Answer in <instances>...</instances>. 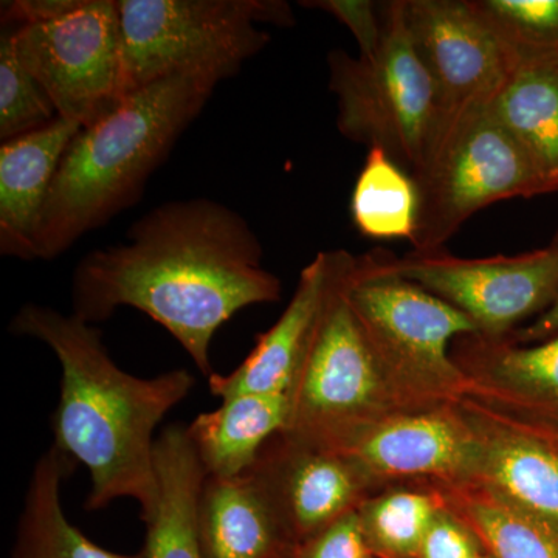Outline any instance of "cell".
<instances>
[{
	"label": "cell",
	"mask_w": 558,
	"mask_h": 558,
	"mask_svg": "<svg viewBox=\"0 0 558 558\" xmlns=\"http://www.w3.org/2000/svg\"><path fill=\"white\" fill-rule=\"evenodd\" d=\"M277 275L247 220L218 201H170L149 209L126 241L94 250L72 278L73 314L106 322L132 307L159 323L207 379L209 348L238 312L281 299Z\"/></svg>",
	"instance_id": "obj_1"
},
{
	"label": "cell",
	"mask_w": 558,
	"mask_h": 558,
	"mask_svg": "<svg viewBox=\"0 0 558 558\" xmlns=\"http://www.w3.org/2000/svg\"><path fill=\"white\" fill-rule=\"evenodd\" d=\"M10 330L46 344L60 362L61 395L53 414L54 449L89 472L87 510L134 499L142 520L159 495L156 429L189 398V369L156 377L126 373L110 357L100 329L78 315L25 304Z\"/></svg>",
	"instance_id": "obj_2"
},
{
	"label": "cell",
	"mask_w": 558,
	"mask_h": 558,
	"mask_svg": "<svg viewBox=\"0 0 558 558\" xmlns=\"http://www.w3.org/2000/svg\"><path fill=\"white\" fill-rule=\"evenodd\" d=\"M219 83L207 75L160 80L81 126L47 197L35 258H58L80 238L134 207Z\"/></svg>",
	"instance_id": "obj_3"
},
{
	"label": "cell",
	"mask_w": 558,
	"mask_h": 558,
	"mask_svg": "<svg viewBox=\"0 0 558 558\" xmlns=\"http://www.w3.org/2000/svg\"><path fill=\"white\" fill-rule=\"evenodd\" d=\"M344 292L374 355L413 409L457 403L468 395V377L450 343L478 336L468 315L400 277L389 256H352Z\"/></svg>",
	"instance_id": "obj_4"
},
{
	"label": "cell",
	"mask_w": 558,
	"mask_h": 558,
	"mask_svg": "<svg viewBox=\"0 0 558 558\" xmlns=\"http://www.w3.org/2000/svg\"><path fill=\"white\" fill-rule=\"evenodd\" d=\"M123 97L178 75L223 81L266 49L258 24L289 27L279 0H117Z\"/></svg>",
	"instance_id": "obj_5"
},
{
	"label": "cell",
	"mask_w": 558,
	"mask_h": 558,
	"mask_svg": "<svg viewBox=\"0 0 558 558\" xmlns=\"http://www.w3.org/2000/svg\"><path fill=\"white\" fill-rule=\"evenodd\" d=\"M381 20L384 39L373 58L343 50L329 54V89L337 98L341 134L387 150L414 179L439 137L435 84L414 46L407 0L381 3Z\"/></svg>",
	"instance_id": "obj_6"
},
{
	"label": "cell",
	"mask_w": 558,
	"mask_h": 558,
	"mask_svg": "<svg viewBox=\"0 0 558 558\" xmlns=\"http://www.w3.org/2000/svg\"><path fill=\"white\" fill-rule=\"evenodd\" d=\"M343 266L325 301L288 391L289 417L279 435L339 449L362 429L413 409L381 369L344 292Z\"/></svg>",
	"instance_id": "obj_7"
},
{
	"label": "cell",
	"mask_w": 558,
	"mask_h": 558,
	"mask_svg": "<svg viewBox=\"0 0 558 558\" xmlns=\"http://www.w3.org/2000/svg\"><path fill=\"white\" fill-rule=\"evenodd\" d=\"M414 180L421 209L411 244L421 255L438 253L475 213L495 202L546 193L492 106L473 110L447 130Z\"/></svg>",
	"instance_id": "obj_8"
},
{
	"label": "cell",
	"mask_w": 558,
	"mask_h": 558,
	"mask_svg": "<svg viewBox=\"0 0 558 558\" xmlns=\"http://www.w3.org/2000/svg\"><path fill=\"white\" fill-rule=\"evenodd\" d=\"M25 69L60 119L86 126L123 100L117 0H80L60 20L11 31Z\"/></svg>",
	"instance_id": "obj_9"
},
{
	"label": "cell",
	"mask_w": 558,
	"mask_h": 558,
	"mask_svg": "<svg viewBox=\"0 0 558 558\" xmlns=\"http://www.w3.org/2000/svg\"><path fill=\"white\" fill-rule=\"evenodd\" d=\"M389 266L468 315L486 339H506L558 295V240L520 256L461 259L414 253L409 258L389 256Z\"/></svg>",
	"instance_id": "obj_10"
},
{
	"label": "cell",
	"mask_w": 558,
	"mask_h": 558,
	"mask_svg": "<svg viewBox=\"0 0 558 558\" xmlns=\"http://www.w3.org/2000/svg\"><path fill=\"white\" fill-rule=\"evenodd\" d=\"M407 22L435 84L439 142L462 117L494 105L517 61L472 0H407Z\"/></svg>",
	"instance_id": "obj_11"
},
{
	"label": "cell",
	"mask_w": 558,
	"mask_h": 558,
	"mask_svg": "<svg viewBox=\"0 0 558 558\" xmlns=\"http://www.w3.org/2000/svg\"><path fill=\"white\" fill-rule=\"evenodd\" d=\"M476 439L472 483L558 531V417L468 392L459 400Z\"/></svg>",
	"instance_id": "obj_12"
},
{
	"label": "cell",
	"mask_w": 558,
	"mask_h": 558,
	"mask_svg": "<svg viewBox=\"0 0 558 558\" xmlns=\"http://www.w3.org/2000/svg\"><path fill=\"white\" fill-rule=\"evenodd\" d=\"M363 469L377 492L395 484L472 483L476 439L459 402L392 414L339 449Z\"/></svg>",
	"instance_id": "obj_13"
},
{
	"label": "cell",
	"mask_w": 558,
	"mask_h": 558,
	"mask_svg": "<svg viewBox=\"0 0 558 558\" xmlns=\"http://www.w3.org/2000/svg\"><path fill=\"white\" fill-rule=\"evenodd\" d=\"M252 469L266 483L301 546L377 492L343 451L282 435L267 444Z\"/></svg>",
	"instance_id": "obj_14"
},
{
	"label": "cell",
	"mask_w": 558,
	"mask_h": 558,
	"mask_svg": "<svg viewBox=\"0 0 558 558\" xmlns=\"http://www.w3.org/2000/svg\"><path fill=\"white\" fill-rule=\"evenodd\" d=\"M347 250L322 252L301 270L292 300L271 328L259 333L244 362L230 374H213L209 391L219 399L260 392L288 395L312 333L339 274Z\"/></svg>",
	"instance_id": "obj_15"
},
{
	"label": "cell",
	"mask_w": 558,
	"mask_h": 558,
	"mask_svg": "<svg viewBox=\"0 0 558 558\" xmlns=\"http://www.w3.org/2000/svg\"><path fill=\"white\" fill-rule=\"evenodd\" d=\"M204 558H300L301 543L255 470L207 476L197 509Z\"/></svg>",
	"instance_id": "obj_16"
},
{
	"label": "cell",
	"mask_w": 558,
	"mask_h": 558,
	"mask_svg": "<svg viewBox=\"0 0 558 558\" xmlns=\"http://www.w3.org/2000/svg\"><path fill=\"white\" fill-rule=\"evenodd\" d=\"M78 123L60 119L0 146V253L36 259L40 218Z\"/></svg>",
	"instance_id": "obj_17"
},
{
	"label": "cell",
	"mask_w": 558,
	"mask_h": 558,
	"mask_svg": "<svg viewBox=\"0 0 558 558\" xmlns=\"http://www.w3.org/2000/svg\"><path fill=\"white\" fill-rule=\"evenodd\" d=\"M453 357L473 395L538 414H558V333L538 343L465 336Z\"/></svg>",
	"instance_id": "obj_18"
},
{
	"label": "cell",
	"mask_w": 558,
	"mask_h": 558,
	"mask_svg": "<svg viewBox=\"0 0 558 558\" xmlns=\"http://www.w3.org/2000/svg\"><path fill=\"white\" fill-rule=\"evenodd\" d=\"M156 506L143 519L148 558H204L197 509L207 473L183 425H171L156 444Z\"/></svg>",
	"instance_id": "obj_19"
},
{
	"label": "cell",
	"mask_w": 558,
	"mask_h": 558,
	"mask_svg": "<svg viewBox=\"0 0 558 558\" xmlns=\"http://www.w3.org/2000/svg\"><path fill=\"white\" fill-rule=\"evenodd\" d=\"M288 395H247L223 399L186 427L207 476L233 478L248 472L271 439L284 432Z\"/></svg>",
	"instance_id": "obj_20"
},
{
	"label": "cell",
	"mask_w": 558,
	"mask_h": 558,
	"mask_svg": "<svg viewBox=\"0 0 558 558\" xmlns=\"http://www.w3.org/2000/svg\"><path fill=\"white\" fill-rule=\"evenodd\" d=\"M75 465L53 446L40 454L28 481L11 558H148L145 549L120 554L101 548L70 523L61 492Z\"/></svg>",
	"instance_id": "obj_21"
},
{
	"label": "cell",
	"mask_w": 558,
	"mask_h": 558,
	"mask_svg": "<svg viewBox=\"0 0 558 558\" xmlns=\"http://www.w3.org/2000/svg\"><path fill=\"white\" fill-rule=\"evenodd\" d=\"M546 193L558 191V60L520 62L492 105Z\"/></svg>",
	"instance_id": "obj_22"
},
{
	"label": "cell",
	"mask_w": 558,
	"mask_h": 558,
	"mask_svg": "<svg viewBox=\"0 0 558 558\" xmlns=\"http://www.w3.org/2000/svg\"><path fill=\"white\" fill-rule=\"evenodd\" d=\"M490 558H558V531L478 484L438 486Z\"/></svg>",
	"instance_id": "obj_23"
},
{
	"label": "cell",
	"mask_w": 558,
	"mask_h": 558,
	"mask_svg": "<svg viewBox=\"0 0 558 558\" xmlns=\"http://www.w3.org/2000/svg\"><path fill=\"white\" fill-rule=\"evenodd\" d=\"M421 196L416 180L399 167L387 150L373 146L352 191L355 229L371 240L416 236Z\"/></svg>",
	"instance_id": "obj_24"
},
{
	"label": "cell",
	"mask_w": 558,
	"mask_h": 558,
	"mask_svg": "<svg viewBox=\"0 0 558 558\" xmlns=\"http://www.w3.org/2000/svg\"><path fill=\"white\" fill-rule=\"evenodd\" d=\"M446 506L435 484H395L371 495L357 509L363 534L376 558H418L436 513Z\"/></svg>",
	"instance_id": "obj_25"
},
{
	"label": "cell",
	"mask_w": 558,
	"mask_h": 558,
	"mask_svg": "<svg viewBox=\"0 0 558 558\" xmlns=\"http://www.w3.org/2000/svg\"><path fill=\"white\" fill-rule=\"evenodd\" d=\"M506 49L524 61L558 60V0H472Z\"/></svg>",
	"instance_id": "obj_26"
},
{
	"label": "cell",
	"mask_w": 558,
	"mask_h": 558,
	"mask_svg": "<svg viewBox=\"0 0 558 558\" xmlns=\"http://www.w3.org/2000/svg\"><path fill=\"white\" fill-rule=\"evenodd\" d=\"M58 119L49 95L22 65L11 31L0 36V140L31 134Z\"/></svg>",
	"instance_id": "obj_27"
},
{
	"label": "cell",
	"mask_w": 558,
	"mask_h": 558,
	"mask_svg": "<svg viewBox=\"0 0 558 558\" xmlns=\"http://www.w3.org/2000/svg\"><path fill=\"white\" fill-rule=\"evenodd\" d=\"M306 9H317L332 14L337 21L347 25L354 35L360 49V58L369 60L380 49L384 39V20L381 5L369 0H310L301 2Z\"/></svg>",
	"instance_id": "obj_28"
},
{
	"label": "cell",
	"mask_w": 558,
	"mask_h": 558,
	"mask_svg": "<svg viewBox=\"0 0 558 558\" xmlns=\"http://www.w3.org/2000/svg\"><path fill=\"white\" fill-rule=\"evenodd\" d=\"M483 554L475 532L446 505L429 524L418 558H480Z\"/></svg>",
	"instance_id": "obj_29"
},
{
	"label": "cell",
	"mask_w": 558,
	"mask_h": 558,
	"mask_svg": "<svg viewBox=\"0 0 558 558\" xmlns=\"http://www.w3.org/2000/svg\"><path fill=\"white\" fill-rule=\"evenodd\" d=\"M300 558H376L371 550L359 512L348 513L301 546Z\"/></svg>",
	"instance_id": "obj_30"
},
{
	"label": "cell",
	"mask_w": 558,
	"mask_h": 558,
	"mask_svg": "<svg viewBox=\"0 0 558 558\" xmlns=\"http://www.w3.org/2000/svg\"><path fill=\"white\" fill-rule=\"evenodd\" d=\"M80 0H14L2 3V21L16 27L60 20L78 7Z\"/></svg>",
	"instance_id": "obj_31"
},
{
	"label": "cell",
	"mask_w": 558,
	"mask_h": 558,
	"mask_svg": "<svg viewBox=\"0 0 558 558\" xmlns=\"http://www.w3.org/2000/svg\"><path fill=\"white\" fill-rule=\"evenodd\" d=\"M558 333V295L550 304L548 310L539 314L537 318L531 325L524 326V328L515 329V332L510 333L508 339L513 343L519 344H531L538 343L550 337L557 336Z\"/></svg>",
	"instance_id": "obj_32"
},
{
	"label": "cell",
	"mask_w": 558,
	"mask_h": 558,
	"mask_svg": "<svg viewBox=\"0 0 558 558\" xmlns=\"http://www.w3.org/2000/svg\"><path fill=\"white\" fill-rule=\"evenodd\" d=\"M480 558H490V557H487L486 554H483V556H481Z\"/></svg>",
	"instance_id": "obj_33"
}]
</instances>
